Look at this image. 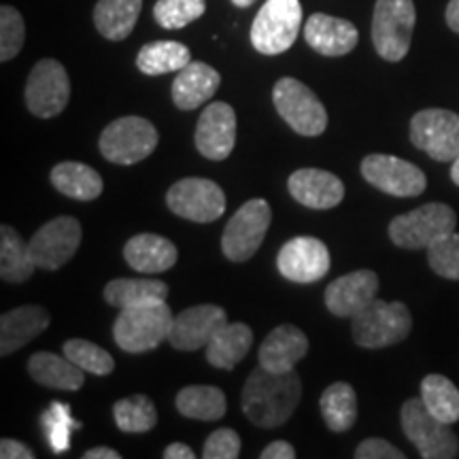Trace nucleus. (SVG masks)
I'll return each mask as SVG.
<instances>
[{"mask_svg": "<svg viewBox=\"0 0 459 459\" xmlns=\"http://www.w3.org/2000/svg\"><path fill=\"white\" fill-rule=\"evenodd\" d=\"M300 398L302 381L294 370L277 375L264 366H257L247 377L240 406L255 428L273 429L290 421L300 404Z\"/></svg>", "mask_w": 459, "mask_h": 459, "instance_id": "1", "label": "nucleus"}, {"mask_svg": "<svg viewBox=\"0 0 459 459\" xmlns=\"http://www.w3.org/2000/svg\"><path fill=\"white\" fill-rule=\"evenodd\" d=\"M170 307L166 300L122 308L113 324V338L126 353H147L169 341L172 328Z\"/></svg>", "mask_w": 459, "mask_h": 459, "instance_id": "2", "label": "nucleus"}, {"mask_svg": "<svg viewBox=\"0 0 459 459\" xmlns=\"http://www.w3.org/2000/svg\"><path fill=\"white\" fill-rule=\"evenodd\" d=\"M412 317L406 304L377 300L355 315L351 334L355 344L364 349H385L411 334Z\"/></svg>", "mask_w": 459, "mask_h": 459, "instance_id": "3", "label": "nucleus"}, {"mask_svg": "<svg viewBox=\"0 0 459 459\" xmlns=\"http://www.w3.org/2000/svg\"><path fill=\"white\" fill-rule=\"evenodd\" d=\"M417 11L412 0H377L372 15V43L387 62L404 60L411 49Z\"/></svg>", "mask_w": 459, "mask_h": 459, "instance_id": "4", "label": "nucleus"}, {"mask_svg": "<svg viewBox=\"0 0 459 459\" xmlns=\"http://www.w3.org/2000/svg\"><path fill=\"white\" fill-rule=\"evenodd\" d=\"M160 143V134L149 119L128 115L115 119L102 130L99 149L102 158L113 164L132 166L152 156Z\"/></svg>", "mask_w": 459, "mask_h": 459, "instance_id": "5", "label": "nucleus"}, {"mask_svg": "<svg viewBox=\"0 0 459 459\" xmlns=\"http://www.w3.org/2000/svg\"><path fill=\"white\" fill-rule=\"evenodd\" d=\"M400 423L406 438L415 445L419 455L426 459L457 457L459 440L449 423L436 419L421 398L406 400L400 411Z\"/></svg>", "mask_w": 459, "mask_h": 459, "instance_id": "6", "label": "nucleus"}, {"mask_svg": "<svg viewBox=\"0 0 459 459\" xmlns=\"http://www.w3.org/2000/svg\"><path fill=\"white\" fill-rule=\"evenodd\" d=\"M300 26V0H266L251 26V45L264 56H279L296 43Z\"/></svg>", "mask_w": 459, "mask_h": 459, "instance_id": "7", "label": "nucleus"}, {"mask_svg": "<svg viewBox=\"0 0 459 459\" xmlns=\"http://www.w3.org/2000/svg\"><path fill=\"white\" fill-rule=\"evenodd\" d=\"M457 226V215L449 204L428 203L411 213L394 217L389 238L400 249H428L434 240L449 234Z\"/></svg>", "mask_w": 459, "mask_h": 459, "instance_id": "8", "label": "nucleus"}, {"mask_svg": "<svg viewBox=\"0 0 459 459\" xmlns=\"http://www.w3.org/2000/svg\"><path fill=\"white\" fill-rule=\"evenodd\" d=\"M273 102L285 124L298 134L319 136L328 128V111L324 102L294 77H283L274 83Z\"/></svg>", "mask_w": 459, "mask_h": 459, "instance_id": "9", "label": "nucleus"}, {"mask_svg": "<svg viewBox=\"0 0 459 459\" xmlns=\"http://www.w3.org/2000/svg\"><path fill=\"white\" fill-rule=\"evenodd\" d=\"M273 211L271 204L264 198H254L245 203L240 209L230 217L226 230L221 237L223 255L230 262H247L251 260L260 249L266 237L268 226H271Z\"/></svg>", "mask_w": 459, "mask_h": 459, "instance_id": "10", "label": "nucleus"}, {"mask_svg": "<svg viewBox=\"0 0 459 459\" xmlns=\"http://www.w3.org/2000/svg\"><path fill=\"white\" fill-rule=\"evenodd\" d=\"M24 99L28 111L41 119L56 117L65 111L71 99V79L57 60L45 57L28 74Z\"/></svg>", "mask_w": 459, "mask_h": 459, "instance_id": "11", "label": "nucleus"}, {"mask_svg": "<svg viewBox=\"0 0 459 459\" xmlns=\"http://www.w3.org/2000/svg\"><path fill=\"white\" fill-rule=\"evenodd\" d=\"M411 143L436 162H453L459 156V115L423 108L411 119Z\"/></svg>", "mask_w": 459, "mask_h": 459, "instance_id": "12", "label": "nucleus"}, {"mask_svg": "<svg viewBox=\"0 0 459 459\" xmlns=\"http://www.w3.org/2000/svg\"><path fill=\"white\" fill-rule=\"evenodd\" d=\"M166 204L175 215L196 223H213L226 213V194L211 179L187 177L166 194Z\"/></svg>", "mask_w": 459, "mask_h": 459, "instance_id": "13", "label": "nucleus"}, {"mask_svg": "<svg viewBox=\"0 0 459 459\" xmlns=\"http://www.w3.org/2000/svg\"><path fill=\"white\" fill-rule=\"evenodd\" d=\"M361 177L389 196L412 198L426 192V172L406 160L372 153L361 160Z\"/></svg>", "mask_w": 459, "mask_h": 459, "instance_id": "14", "label": "nucleus"}, {"mask_svg": "<svg viewBox=\"0 0 459 459\" xmlns=\"http://www.w3.org/2000/svg\"><path fill=\"white\" fill-rule=\"evenodd\" d=\"M28 245H30L37 268L57 271L77 254L82 245V223L68 215L56 217L39 228Z\"/></svg>", "mask_w": 459, "mask_h": 459, "instance_id": "15", "label": "nucleus"}, {"mask_svg": "<svg viewBox=\"0 0 459 459\" xmlns=\"http://www.w3.org/2000/svg\"><path fill=\"white\" fill-rule=\"evenodd\" d=\"M277 268L287 281L315 283L330 271V251L324 240L315 237H296L281 247Z\"/></svg>", "mask_w": 459, "mask_h": 459, "instance_id": "16", "label": "nucleus"}, {"mask_svg": "<svg viewBox=\"0 0 459 459\" xmlns=\"http://www.w3.org/2000/svg\"><path fill=\"white\" fill-rule=\"evenodd\" d=\"M196 149L200 156L213 162L230 158L237 143V113L228 102H211L200 115L196 134Z\"/></svg>", "mask_w": 459, "mask_h": 459, "instance_id": "17", "label": "nucleus"}, {"mask_svg": "<svg viewBox=\"0 0 459 459\" xmlns=\"http://www.w3.org/2000/svg\"><path fill=\"white\" fill-rule=\"evenodd\" d=\"M228 324V315L217 304H198L186 308L172 319L169 342L179 351H198L206 349L215 332Z\"/></svg>", "mask_w": 459, "mask_h": 459, "instance_id": "18", "label": "nucleus"}, {"mask_svg": "<svg viewBox=\"0 0 459 459\" xmlns=\"http://www.w3.org/2000/svg\"><path fill=\"white\" fill-rule=\"evenodd\" d=\"M378 277L372 271H355L332 281L325 290V307L336 317H355L377 300Z\"/></svg>", "mask_w": 459, "mask_h": 459, "instance_id": "19", "label": "nucleus"}, {"mask_svg": "<svg viewBox=\"0 0 459 459\" xmlns=\"http://www.w3.org/2000/svg\"><path fill=\"white\" fill-rule=\"evenodd\" d=\"M287 189L302 206L315 211L334 209L344 198V183L321 169H300L287 179Z\"/></svg>", "mask_w": 459, "mask_h": 459, "instance_id": "20", "label": "nucleus"}, {"mask_svg": "<svg viewBox=\"0 0 459 459\" xmlns=\"http://www.w3.org/2000/svg\"><path fill=\"white\" fill-rule=\"evenodd\" d=\"M304 39L321 56L341 57L358 48L359 32L351 22L341 17L313 13L304 24Z\"/></svg>", "mask_w": 459, "mask_h": 459, "instance_id": "21", "label": "nucleus"}, {"mask_svg": "<svg viewBox=\"0 0 459 459\" xmlns=\"http://www.w3.org/2000/svg\"><path fill=\"white\" fill-rule=\"evenodd\" d=\"M308 353V338L296 325H279L264 338L257 359L266 370L285 375L296 368V364Z\"/></svg>", "mask_w": 459, "mask_h": 459, "instance_id": "22", "label": "nucleus"}, {"mask_svg": "<svg viewBox=\"0 0 459 459\" xmlns=\"http://www.w3.org/2000/svg\"><path fill=\"white\" fill-rule=\"evenodd\" d=\"M221 74L213 66L204 65V62H189L186 68L177 73L175 82H172V102L181 108V111H194L206 100L215 96L220 90Z\"/></svg>", "mask_w": 459, "mask_h": 459, "instance_id": "23", "label": "nucleus"}, {"mask_svg": "<svg viewBox=\"0 0 459 459\" xmlns=\"http://www.w3.org/2000/svg\"><path fill=\"white\" fill-rule=\"evenodd\" d=\"M49 311L37 304L13 308L0 317V355H11L26 347L49 325Z\"/></svg>", "mask_w": 459, "mask_h": 459, "instance_id": "24", "label": "nucleus"}, {"mask_svg": "<svg viewBox=\"0 0 459 459\" xmlns=\"http://www.w3.org/2000/svg\"><path fill=\"white\" fill-rule=\"evenodd\" d=\"M124 257L132 271L141 274H160L177 264V247L158 234H136L124 247Z\"/></svg>", "mask_w": 459, "mask_h": 459, "instance_id": "25", "label": "nucleus"}, {"mask_svg": "<svg viewBox=\"0 0 459 459\" xmlns=\"http://www.w3.org/2000/svg\"><path fill=\"white\" fill-rule=\"evenodd\" d=\"M28 372L39 385L60 392H79L85 383V375L71 359L49 351H39L28 359Z\"/></svg>", "mask_w": 459, "mask_h": 459, "instance_id": "26", "label": "nucleus"}, {"mask_svg": "<svg viewBox=\"0 0 459 459\" xmlns=\"http://www.w3.org/2000/svg\"><path fill=\"white\" fill-rule=\"evenodd\" d=\"M254 332L245 324H223L206 344V361L215 368L232 370L249 353Z\"/></svg>", "mask_w": 459, "mask_h": 459, "instance_id": "27", "label": "nucleus"}, {"mask_svg": "<svg viewBox=\"0 0 459 459\" xmlns=\"http://www.w3.org/2000/svg\"><path fill=\"white\" fill-rule=\"evenodd\" d=\"M143 0H99L94 9V26L108 41H124L134 30Z\"/></svg>", "mask_w": 459, "mask_h": 459, "instance_id": "28", "label": "nucleus"}, {"mask_svg": "<svg viewBox=\"0 0 459 459\" xmlns=\"http://www.w3.org/2000/svg\"><path fill=\"white\" fill-rule=\"evenodd\" d=\"M51 183L68 198L96 200L102 194V177L91 166L82 162H60L51 170Z\"/></svg>", "mask_w": 459, "mask_h": 459, "instance_id": "29", "label": "nucleus"}, {"mask_svg": "<svg viewBox=\"0 0 459 459\" xmlns=\"http://www.w3.org/2000/svg\"><path fill=\"white\" fill-rule=\"evenodd\" d=\"M37 262H34L30 245L22 240L15 228H0V277L7 283H24L32 277Z\"/></svg>", "mask_w": 459, "mask_h": 459, "instance_id": "30", "label": "nucleus"}, {"mask_svg": "<svg viewBox=\"0 0 459 459\" xmlns=\"http://www.w3.org/2000/svg\"><path fill=\"white\" fill-rule=\"evenodd\" d=\"M177 411L187 419L198 421H217L226 415V394L213 385H189L177 394Z\"/></svg>", "mask_w": 459, "mask_h": 459, "instance_id": "31", "label": "nucleus"}, {"mask_svg": "<svg viewBox=\"0 0 459 459\" xmlns=\"http://www.w3.org/2000/svg\"><path fill=\"white\" fill-rule=\"evenodd\" d=\"M169 296V285L156 279H115L105 287V300L115 308L160 302Z\"/></svg>", "mask_w": 459, "mask_h": 459, "instance_id": "32", "label": "nucleus"}, {"mask_svg": "<svg viewBox=\"0 0 459 459\" xmlns=\"http://www.w3.org/2000/svg\"><path fill=\"white\" fill-rule=\"evenodd\" d=\"M319 406L325 426L332 432L342 434L355 426V419H358V395H355L353 387L349 383H332L321 394Z\"/></svg>", "mask_w": 459, "mask_h": 459, "instance_id": "33", "label": "nucleus"}, {"mask_svg": "<svg viewBox=\"0 0 459 459\" xmlns=\"http://www.w3.org/2000/svg\"><path fill=\"white\" fill-rule=\"evenodd\" d=\"M192 62V54L183 43L177 41H153L143 45L136 56V66L149 77L166 73H179Z\"/></svg>", "mask_w": 459, "mask_h": 459, "instance_id": "34", "label": "nucleus"}, {"mask_svg": "<svg viewBox=\"0 0 459 459\" xmlns=\"http://www.w3.org/2000/svg\"><path fill=\"white\" fill-rule=\"evenodd\" d=\"M421 400L440 421L453 423L459 421V389L443 375H428L421 381Z\"/></svg>", "mask_w": 459, "mask_h": 459, "instance_id": "35", "label": "nucleus"}, {"mask_svg": "<svg viewBox=\"0 0 459 459\" xmlns=\"http://www.w3.org/2000/svg\"><path fill=\"white\" fill-rule=\"evenodd\" d=\"M113 417L117 428L126 434H143L156 428L158 411L147 395H130L115 402Z\"/></svg>", "mask_w": 459, "mask_h": 459, "instance_id": "36", "label": "nucleus"}, {"mask_svg": "<svg viewBox=\"0 0 459 459\" xmlns=\"http://www.w3.org/2000/svg\"><path fill=\"white\" fill-rule=\"evenodd\" d=\"M62 351L73 364L85 372H91L96 377H107L115 370V359L107 349L99 347V344L83 341V338H71L65 342Z\"/></svg>", "mask_w": 459, "mask_h": 459, "instance_id": "37", "label": "nucleus"}, {"mask_svg": "<svg viewBox=\"0 0 459 459\" xmlns=\"http://www.w3.org/2000/svg\"><path fill=\"white\" fill-rule=\"evenodd\" d=\"M41 426L54 453H65L68 451V446H71V432L73 429L82 428V423H77L73 419L71 406L54 402V404L43 412Z\"/></svg>", "mask_w": 459, "mask_h": 459, "instance_id": "38", "label": "nucleus"}, {"mask_svg": "<svg viewBox=\"0 0 459 459\" xmlns=\"http://www.w3.org/2000/svg\"><path fill=\"white\" fill-rule=\"evenodd\" d=\"M204 11V0H158L153 7V17L166 30H179L203 17Z\"/></svg>", "mask_w": 459, "mask_h": 459, "instance_id": "39", "label": "nucleus"}, {"mask_svg": "<svg viewBox=\"0 0 459 459\" xmlns=\"http://www.w3.org/2000/svg\"><path fill=\"white\" fill-rule=\"evenodd\" d=\"M429 268L443 279L459 281V234H445L428 247Z\"/></svg>", "mask_w": 459, "mask_h": 459, "instance_id": "40", "label": "nucleus"}, {"mask_svg": "<svg viewBox=\"0 0 459 459\" xmlns=\"http://www.w3.org/2000/svg\"><path fill=\"white\" fill-rule=\"evenodd\" d=\"M26 41L24 17L15 7H0V60L9 62L20 54Z\"/></svg>", "mask_w": 459, "mask_h": 459, "instance_id": "41", "label": "nucleus"}, {"mask_svg": "<svg viewBox=\"0 0 459 459\" xmlns=\"http://www.w3.org/2000/svg\"><path fill=\"white\" fill-rule=\"evenodd\" d=\"M240 455V436L230 428L215 429L206 438L203 457L204 459H237Z\"/></svg>", "mask_w": 459, "mask_h": 459, "instance_id": "42", "label": "nucleus"}, {"mask_svg": "<svg viewBox=\"0 0 459 459\" xmlns=\"http://www.w3.org/2000/svg\"><path fill=\"white\" fill-rule=\"evenodd\" d=\"M355 459H404L406 455L383 438H366L355 449Z\"/></svg>", "mask_w": 459, "mask_h": 459, "instance_id": "43", "label": "nucleus"}, {"mask_svg": "<svg viewBox=\"0 0 459 459\" xmlns=\"http://www.w3.org/2000/svg\"><path fill=\"white\" fill-rule=\"evenodd\" d=\"M0 457L3 459H32L34 453L30 446L13 438H3L0 440Z\"/></svg>", "mask_w": 459, "mask_h": 459, "instance_id": "44", "label": "nucleus"}, {"mask_svg": "<svg viewBox=\"0 0 459 459\" xmlns=\"http://www.w3.org/2000/svg\"><path fill=\"white\" fill-rule=\"evenodd\" d=\"M262 459H294L296 449L287 440H274L260 453Z\"/></svg>", "mask_w": 459, "mask_h": 459, "instance_id": "45", "label": "nucleus"}, {"mask_svg": "<svg viewBox=\"0 0 459 459\" xmlns=\"http://www.w3.org/2000/svg\"><path fill=\"white\" fill-rule=\"evenodd\" d=\"M162 455H164V459H194V457H196V453L189 449L187 445L172 443V445L166 446Z\"/></svg>", "mask_w": 459, "mask_h": 459, "instance_id": "46", "label": "nucleus"}, {"mask_svg": "<svg viewBox=\"0 0 459 459\" xmlns=\"http://www.w3.org/2000/svg\"><path fill=\"white\" fill-rule=\"evenodd\" d=\"M117 451L108 449V446H96V449H90L83 453V459H119Z\"/></svg>", "mask_w": 459, "mask_h": 459, "instance_id": "47", "label": "nucleus"}, {"mask_svg": "<svg viewBox=\"0 0 459 459\" xmlns=\"http://www.w3.org/2000/svg\"><path fill=\"white\" fill-rule=\"evenodd\" d=\"M446 24L453 32L459 34V0H451L446 7Z\"/></svg>", "mask_w": 459, "mask_h": 459, "instance_id": "48", "label": "nucleus"}, {"mask_svg": "<svg viewBox=\"0 0 459 459\" xmlns=\"http://www.w3.org/2000/svg\"><path fill=\"white\" fill-rule=\"evenodd\" d=\"M451 179L455 186H459V156L453 160V166H451Z\"/></svg>", "mask_w": 459, "mask_h": 459, "instance_id": "49", "label": "nucleus"}, {"mask_svg": "<svg viewBox=\"0 0 459 459\" xmlns=\"http://www.w3.org/2000/svg\"><path fill=\"white\" fill-rule=\"evenodd\" d=\"M257 0H232V4H237L238 9H249L251 4H255Z\"/></svg>", "mask_w": 459, "mask_h": 459, "instance_id": "50", "label": "nucleus"}]
</instances>
